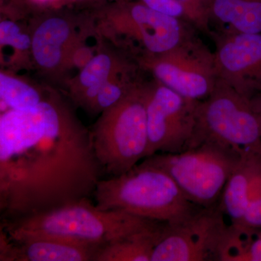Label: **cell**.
<instances>
[{"instance_id": "6da1fadb", "label": "cell", "mask_w": 261, "mask_h": 261, "mask_svg": "<svg viewBox=\"0 0 261 261\" xmlns=\"http://www.w3.org/2000/svg\"><path fill=\"white\" fill-rule=\"evenodd\" d=\"M105 178L90 132L61 96L0 115V217L13 220L93 197Z\"/></svg>"}, {"instance_id": "7a4b0ae2", "label": "cell", "mask_w": 261, "mask_h": 261, "mask_svg": "<svg viewBox=\"0 0 261 261\" xmlns=\"http://www.w3.org/2000/svg\"><path fill=\"white\" fill-rule=\"evenodd\" d=\"M156 222L122 211L101 210L88 198L41 214L3 220L0 230L15 240L43 237L103 247Z\"/></svg>"}, {"instance_id": "3957f363", "label": "cell", "mask_w": 261, "mask_h": 261, "mask_svg": "<svg viewBox=\"0 0 261 261\" xmlns=\"http://www.w3.org/2000/svg\"><path fill=\"white\" fill-rule=\"evenodd\" d=\"M93 197L101 210L122 211L170 225L201 207L187 200L166 171L143 161L123 174L102 178Z\"/></svg>"}, {"instance_id": "277c9868", "label": "cell", "mask_w": 261, "mask_h": 261, "mask_svg": "<svg viewBox=\"0 0 261 261\" xmlns=\"http://www.w3.org/2000/svg\"><path fill=\"white\" fill-rule=\"evenodd\" d=\"M98 31L135 58L171 50L197 31L188 22L163 14L141 2L115 1L97 12Z\"/></svg>"}, {"instance_id": "5b68a950", "label": "cell", "mask_w": 261, "mask_h": 261, "mask_svg": "<svg viewBox=\"0 0 261 261\" xmlns=\"http://www.w3.org/2000/svg\"><path fill=\"white\" fill-rule=\"evenodd\" d=\"M89 132L105 177L123 174L143 161L148 147L145 83L103 111Z\"/></svg>"}, {"instance_id": "8992f818", "label": "cell", "mask_w": 261, "mask_h": 261, "mask_svg": "<svg viewBox=\"0 0 261 261\" xmlns=\"http://www.w3.org/2000/svg\"><path fill=\"white\" fill-rule=\"evenodd\" d=\"M243 154L226 146L205 142L178 153H159L143 160L174 180L195 205H219L228 178Z\"/></svg>"}, {"instance_id": "52a82bcc", "label": "cell", "mask_w": 261, "mask_h": 261, "mask_svg": "<svg viewBox=\"0 0 261 261\" xmlns=\"http://www.w3.org/2000/svg\"><path fill=\"white\" fill-rule=\"evenodd\" d=\"M260 137V120L250 99L219 80L210 95L198 102L190 148L211 142L243 154H261Z\"/></svg>"}, {"instance_id": "ba28073f", "label": "cell", "mask_w": 261, "mask_h": 261, "mask_svg": "<svg viewBox=\"0 0 261 261\" xmlns=\"http://www.w3.org/2000/svg\"><path fill=\"white\" fill-rule=\"evenodd\" d=\"M219 205L201 207L187 219L167 225L151 261L228 260L238 233Z\"/></svg>"}, {"instance_id": "9c48e42d", "label": "cell", "mask_w": 261, "mask_h": 261, "mask_svg": "<svg viewBox=\"0 0 261 261\" xmlns=\"http://www.w3.org/2000/svg\"><path fill=\"white\" fill-rule=\"evenodd\" d=\"M135 61L154 80L192 100L208 97L219 80L214 51L197 34L171 50L138 57Z\"/></svg>"}, {"instance_id": "30bf717a", "label": "cell", "mask_w": 261, "mask_h": 261, "mask_svg": "<svg viewBox=\"0 0 261 261\" xmlns=\"http://www.w3.org/2000/svg\"><path fill=\"white\" fill-rule=\"evenodd\" d=\"M145 95L148 135L146 158L190 148L200 101L184 97L155 80L145 83Z\"/></svg>"}, {"instance_id": "8fae6325", "label": "cell", "mask_w": 261, "mask_h": 261, "mask_svg": "<svg viewBox=\"0 0 261 261\" xmlns=\"http://www.w3.org/2000/svg\"><path fill=\"white\" fill-rule=\"evenodd\" d=\"M219 80L251 99L261 89V34H212Z\"/></svg>"}, {"instance_id": "7c38bea8", "label": "cell", "mask_w": 261, "mask_h": 261, "mask_svg": "<svg viewBox=\"0 0 261 261\" xmlns=\"http://www.w3.org/2000/svg\"><path fill=\"white\" fill-rule=\"evenodd\" d=\"M101 247L43 237L15 240L0 230V261H94Z\"/></svg>"}, {"instance_id": "4fadbf2b", "label": "cell", "mask_w": 261, "mask_h": 261, "mask_svg": "<svg viewBox=\"0 0 261 261\" xmlns=\"http://www.w3.org/2000/svg\"><path fill=\"white\" fill-rule=\"evenodd\" d=\"M33 29L32 57L36 65L48 73H63L68 51L78 32L73 20L61 13H46Z\"/></svg>"}, {"instance_id": "5bb4252c", "label": "cell", "mask_w": 261, "mask_h": 261, "mask_svg": "<svg viewBox=\"0 0 261 261\" xmlns=\"http://www.w3.org/2000/svg\"><path fill=\"white\" fill-rule=\"evenodd\" d=\"M137 65L136 61L133 63L110 51L99 49L92 60L68 82L72 102L85 109L103 84Z\"/></svg>"}, {"instance_id": "9a60e30c", "label": "cell", "mask_w": 261, "mask_h": 261, "mask_svg": "<svg viewBox=\"0 0 261 261\" xmlns=\"http://www.w3.org/2000/svg\"><path fill=\"white\" fill-rule=\"evenodd\" d=\"M209 27L211 36L261 34V0H211Z\"/></svg>"}, {"instance_id": "2e32d148", "label": "cell", "mask_w": 261, "mask_h": 261, "mask_svg": "<svg viewBox=\"0 0 261 261\" xmlns=\"http://www.w3.org/2000/svg\"><path fill=\"white\" fill-rule=\"evenodd\" d=\"M167 223L152 226L101 247L94 261H151L152 252Z\"/></svg>"}, {"instance_id": "e0dca14e", "label": "cell", "mask_w": 261, "mask_h": 261, "mask_svg": "<svg viewBox=\"0 0 261 261\" xmlns=\"http://www.w3.org/2000/svg\"><path fill=\"white\" fill-rule=\"evenodd\" d=\"M252 154H243L228 178L219 201L220 209L236 231L241 227L248 207Z\"/></svg>"}, {"instance_id": "ac0fdd59", "label": "cell", "mask_w": 261, "mask_h": 261, "mask_svg": "<svg viewBox=\"0 0 261 261\" xmlns=\"http://www.w3.org/2000/svg\"><path fill=\"white\" fill-rule=\"evenodd\" d=\"M46 94L27 81L3 70L0 73L1 112L10 109H32L42 102Z\"/></svg>"}, {"instance_id": "d6986e66", "label": "cell", "mask_w": 261, "mask_h": 261, "mask_svg": "<svg viewBox=\"0 0 261 261\" xmlns=\"http://www.w3.org/2000/svg\"><path fill=\"white\" fill-rule=\"evenodd\" d=\"M0 47L1 53L10 51L7 63L13 62L20 56L32 54V37L15 20L3 19L0 23Z\"/></svg>"}, {"instance_id": "ffe728a7", "label": "cell", "mask_w": 261, "mask_h": 261, "mask_svg": "<svg viewBox=\"0 0 261 261\" xmlns=\"http://www.w3.org/2000/svg\"><path fill=\"white\" fill-rule=\"evenodd\" d=\"M88 34L78 33L68 51L63 73L71 70L78 73L99 51L96 38L88 42Z\"/></svg>"}, {"instance_id": "44dd1931", "label": "cell", "mask_w": 261, "mask_h": 261, "mask_svg": "<svg viewBox=\"0 0 261 261\" xmlns=\"http://www.w3.org/2000/svg\"><path fill=\"white\" fill-rule=\"evenodd\" d=\"M249 205L239 232L247 233L251 228L261 227V169L254 170L250 177Z\"/></svg>"}, {"instance_id": "7402d4cb", "label": "cell", "mask_w": 261, "mask_h": 261, "mask_svg": "<svg viewBox=\"0 0 261 261\" xmlns=\"http://www.w3.org/2000/svg\"><path fill=\"white\" fill-rule=\"evenodd\" d=\"M186 13L187 21L197 31L211 37L209 10L211 0H176Z\"/></svg>"}, {"instance_id": "603a6c76", "label": "cell", "mask_w": 261, "mask_h": 261, "mask_svg": "<svg viewBox=\"0 0 261 261\" xmlns=\"http://www.w3.org/2000/svg\"><path fill=\"white\" fill-rule=\"evenodd\" d=\"M156 11L187 21L185 10L176 0H139ZM189 23V22H188Z\"/></svg>"}, {"instance_id": "cb8c5ba5", "label": "cell", "mask_w": 261, "mask_h": 261, "mask_svg": "<svg viewBox=\"0 0 261 261\" xmlns=\"http://www.w3.org/2000/svg\"><path fill=\"white\" fill-rule=\"evenodd\" d=\"M261 261V238L252 242L248 247L245 260Z\"/></svg>"}, {"instance_id": "d4e9b609", "label": "cell", "mask_w": 261, "mask_h": 261, "mask_svg": "<svg viewBox=\"0 0 261 261\" xmlns=\"http://www.w3.org/2000/svg\"><path fill=\"white\" fill-rule=\"evenodd\" d=\"M28 4L37 5V6H44L60 2V0H27Z\"/></svg>"}, {"instance_id": "484cf974", "label": "cell", "mask_w": 261, "mask_h": 261, "mask_svg": "<svg viewBox=\"0 0 261 261\" xmlns=\"http://www.w3.org/2000/svg\"><path fill=\"white\" fill-rule=\"evenodd\" d=\"M257 116H258L259 118H260V122H261V114L257 115Z\"/></svg>"}, {"instance_id": "4316f807", "label": "cell", "mask_w": 261, "mask_h": 261, "mask_svg": "<svg viewBox=\"0 0 261 261\" xmlns=\"http://www.w3.org/2000/svg\"><path fill=\"white\" fill-rule=\"evenodd\" d=\"M60 1H61V0H60ZM66 1H76V0H66Z\"/></svg>"}, {"instance_id": "83f0119b", "label": "cell", "mask_w": 261, "mask_h": 261, "mask_svg": "<svg viewBox=\"0 0 261 261\" xmlns=\"http://www.w3.org/2000/svg\"><path fill=\"white\" fill-rule=\"evenodd\" d=\"M115 1H122V0H114V2Z\"/></svg>"}, {"instance_id": "f1b7e54d", "label": "cell", "mask_w": 261, "mask_h": 261, "mask_svg": "<svg viewBox=\"0 0 261 261\" xmlns=\"http://www.w3.org/2000/svg\"><path fill=\"white\" fill-rule=\"evenodd\" d=\"M23 1H25V3H27V4H28V3H27V0H23Z\"/></svg>"}]
</instances>
